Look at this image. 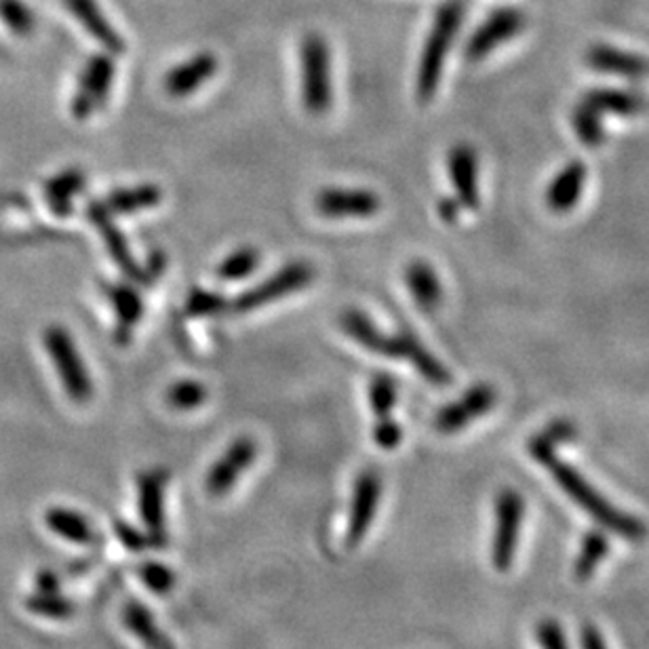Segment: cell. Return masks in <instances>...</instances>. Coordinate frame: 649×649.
Returning a JSON list of instances; mask_svg holds the SVG:
<instances>
[{
    "mask_svg": "<svg viewBox=\"0 0 649 649\" xmlns=\"http://www.w3.org/2000/svg\"><path fill=\"white\" fill-rule=\"evenodd\" d=\"M544 466L551 470L554 483L561 487L585 511L586 515L597 521L601 527L614 531L626 540H633V542H639L648 536V527L644 521H639L628 513H622L608 498H603L595 487L586 481L580 470L561 462L556 455L551 457Z\"/></svg>",
    "mask_w": 649,
    "mask_h": 649,
    "instance_id": "1",
    "label": "cell"
},
{
    "mask_svg": "<svg viewBox=\"0 0 649 649\" xmlns=\"http://www.w3.org/2000/svg\"><path fill=\"white\" fill-rule=\"evenodd\" d=\"M648 99L633 89H590L574 106L570 123L578 142L586 148H599L605 142L603 117H639Z\"/></svg>",
    "mask_w": 649,
    "mask_h": 649,
    "instance_id": "2",
    "label": "cell"
},
{
    "mask_svg": "<svg viewBox=\"0 0 649 649\" xmlns=\"http://www.w3.org/2000/svg\"><path fill=\"white\" fill-rule=\"evenodd\" d=\"M464 17H466V0H445L434 13V22L424 45L423 58L418 65V78H416V94L423 103L430 101L439 91L443 68L452 51L455 36L464 24Z\"/></svg>",
    "mask_w": 649,
    "mask_h": 649,
    "instance_id": "3",
    "label": "cell"
},
{
    "mask_svg": "<svg viewBox=\"0 0 649 649\" xmlns=\"http://www.w3.org/2000/svg\"><path fill=\"white\" fill-rule=\"evenodd\" d=\"M302 101L310 114H324L331 108V53L321 34H306L299 45Z\"/></svg>",
    "mask_w": 649,
    "mask_h": 649,
    "instance_id": "4",
    "label": "cell"
},
{
    "mask_svg": "<svg viewBox=\"0 0 649 649\" xmlns=\"http://www.w3.org/2000/svg\"><path fill=\"white\" fill-rule=\"evenodd\" d=\"M42 344L51 363L58 369L65 394L74 403H89L94 399V380L87 365L83 363V357L70 331L60 324H51L42 335Z\"/></svg>",
    "mask_w": 649,
    "mask_h": 649,
    "instance_id": "5",
    "label": "cell"
},
{
    "mask_svg": "<svg viewBox=\"0 0 649 649\" xmlns=\"http://www.w3.org/2000/svg\"><path fill=\"white\" fill-rule=\"evenodd\" d=\"M315 281V268L308 261H292L283 266L277 274L261 281L260 285L241 293L228 308L236 315H247L261 306L283 299L285 295L299 292Z\"/></svg>",
    "mask_w": 649,
    "mask_h": 649,
    "instance_id": "6",
    "label": "cell"
},
{
    "mask_svg": "<svg viewBox=\"0 0 649 649\" xmlns=\"http://www.w3.org/2000/svg\"><path fill=\"white\" fill-rule=\"evenodd\" d=\"M525 502L517 489H502L495 498V531L491 542V563L498 572H509L519 544Z\"/></svg>",
    "mask_w": 649,
    "mask_h": 649,
    "instance_id": "7",
    "label": "cell"
},
{
    "mask_svg": "<svg viewBox=\"0 0 649 649\" xmlns=\"http://www.w3.org/2000/svg\"><path fill=\"white\" fill-rule=\"evenodd\" d=\"M525 15L515 7H502L489 13L486 22L473 33L466 42V60L468 62H481L489 58L498 47L504 42L515 40L523 28H525Z\"/></svg>",
    "mask_w": 649,
    "mask_h": 649,
    "instance_id": "8",
    "label": "cell"
},
{
    "mask_svg": "<svg viewBox=\"0 0 649 649\" xmlns=\"http://www.w3.org/2000/svg\"><path fill=\"white\" fill-rule=\"evenodd\" d=\"M382 477L374 468H365L358 473L353 487L351 511H348V529H346V547L357 549L363 538L369 534L382 500Z\"/></svg>",
    "mask_w": 649,
    "mask_h": 649,
    "instance_id": "9",
    "label": "cell"
},
{
    "mask_svg": "<svg viewBox=\"0 0 649 649\" xmlns=\"http://www.w3.org/2000/svg\"><path fill=\"white\" fill-rule=\"evenodd\" d=\"M498 403V390L491 384H475L460 399L448 403L434 414V430L441 434H455L468 428L470 424L489 414Z\"/></svg>",
    "mask_w": 649,
    "mask_h": 649,
    "instance_id": "10",
    "label": "cell"
},
{
    "mask_svg": "<svg viewBox=\"0 0 649 649\" xmlns=\"http://www.w3.org/2000/svg\"><path fill=\"white\" fill-rule=\"evenodd\" d=\"M114 83V62L110 56H94L78 76V87L72 98V114L76 119H89L108 101Z\"/></svg>",
    "mask_w": 649,
    "mask_h": 649,
    "instance_id": "11",
    "label": "cell"
},
{
    "mask_svg": "<svg viewBox=\"0 0 649 649\" xmlns=\"http://www.w3.org/2000/svg\"><path fill=\"white\" fill-rule=\"evenodd\" d=\"M169 475L162 468L144 470L137 477V506L152 549H164V487Z\"/></svg>",
    "mask_w": 649,
    "mask_h": 649,
    "instance_id": "12",
    "label": "cell"
},
{
    "mask_svg": "<svg viewBox=\"0 0 649 649\" xmlns=\"http://www.w3.org/2000/svg\"><path fill=\"white\" fill-rule=\"evenodd\" d=\"M258 457V443L252 437H238L228 445L226 452L209 468L205 489L211 498H224L236 481L249 470Z\"/></svg>",
    "mask_w": 649,
    "mask_h": 649,
    "instance_id": "13",
    "label": "cell"
},
{
    "mask_svg": "<svg viewBox=\"0 0 649 649\" xmlns=\"http://www.w3.org/2000/svg\"><path fill=\"white\" fill-rule=\"evenodd\" d=\"M382 357L399 358V360L412 363L416 367V371L430 384L445 387L452 382L450 369L439 358H434V355L412 331L403 329L399 333H387Z\"/></svg>",
    "mask_w": 649,
    "mask_h": 649,
    "instance_id": "14",
    "label": "cell"
},
{
    "mask_svg": "<svg viewBox=\"0 0 649 649\" xmlns=\"http://www.w3.org/2000/svg\"><path fill=\"white\" fill-rule=\"evenodd\" d=\"M585 62L590 70L626 81H644L649 76V60L635 51H626L614 45H592L586 51Z\"/></svg>",
    "mask_w": 649,
    "mask_h": 649,
    "instance_id": "15",
    "label": "cell"
},
{
    "mask_svg": "<svg viewBox=\"0 0 649 649\" xmlns=\"http://www.w3.org/2000/svg\"><path fill=\"white\" fill-rule=\"evenodd\" d=\"M380 196L371 191H346V188H327L321 191L315 198L317 211L331 218V220H344V218H371L380 211Z\"/></svg>",
    "mask_w": 649,
    "mask_h": 649,
    "instance_id": "16",
    "label": "cell"
},
{
    "mask_svg": "<svg viewBox=\"0 0 649 649\" xmlns=\"http://www.w3.org/2000/svg\"><path fill=\"white\" fill-rule=\"evenodd\" d=\"M87 216H89L91 224L98 228V232L101 234V238H103V245H106L108 254L112 256V260L117 261V266L130 279L137 281L142 285L144 283V270H142V266L133 258L125 234L121 232V228L117 226V222L112 220V213L106 209V205L98 203V200L91 203L87 207Z\"/></svg>",
    "mask_w": 649,
    "mask_h": 649,
    "instance_id": "17",
    "label": "cell"
},
{
    "mask_svg": "<svg viewBox=\"0 0 649 649\" xmlns=\"http://www.w3.org/2000/svg\"><path fill=\"white\" fill-rule=\"evenodd\" d=\"M448 173L454 186L455 198L464 209L479 207V157L468 144H457L448 157Z\"/></svg>",
    "mask_w": 649,
    "mask_h": 649,
    "instance_id": "18",
    "label": "cell"
},
{
    "mask_svg": "<svg viewBox=\"0 0 649 649\" xmlns=\"http://www.w3.org/2000/svg\"><path fill=\"white\" fill-rule=\"evenodd\" d=\"M216 72H218V58L205 51L169 70L162 85L171 98H188L200 85L211 81Z\"/></svg>",
    "mask_w": 649,
    "mask_h": 649,
    "instance_id": "19",
    "label": "cell"
},
{
    "mask_svg": "<svg viewBox=\"0 0 649 649\" xmlns=\"http://www.w3.org/2000/svg\"><path fill=\"white\" fill-rule=\"evenodd\" d=\"M586 164L583 161H570L556 171L547 188V205L552 213H570L578 207L583 193H585Z\"/></svg>",
    "mask_w": 649,
    "mask_h": 649,
    "instance_id": "20",
    "label": "cell"
},
{
    "mask_svg": "<svg viewBox=\"0 0 649 649\" xmlns=\"http://www.w3.org/2000/svg\"><path fill=\"white\" fill-rule=\"evenodd\" d=\"M64 4L65 9L78 20V24L91 34L108 53L121 56L125 51L123 36L117 33V28L101 13L98 0H64Z\"/></svg>",
    "mask_w": 649,
    "mask_h": 649,
    "instance_id": "21",
    "label": "cell"
},
{
    "mask_svg": "<svg viewBox=\"0 0 649 649\" xmlns=\"http://www.w3.org/2000/svg\"><path fill=\"white\" fill-rule=\"evenodd\" d=\"M405 285L426 315H432L443 304V283L428 261L414 260L405 268Z\"/></svg>",
    "mask_w": 649,
    "mask_h": 649,
    "instance_id": "22",
    "label": "cell"
},
{
    "mask_svg": "<svg viewBox=\"0 0 649 649\" xmlns=\"http://www.w3.org/2000/svg\"><path fill=\"white\" fill-rule=\"evenodd\" d=\"M103 292L110 299L117 321H119L114 338L119 344H130L133 327L139 323V319L144 315V299L137 290H133L125 283H106Z\"/></svg>",
    "mask_w": 649,
    "mask_h": 649,
    "instance_id": "23",
    "label": "cell"
},
{
    "mask_svg": "<svg viewBox=\"0 0 649 649\" xmlns=\"http://www.w3.org/2000/svg\"><path fill=\"white\" fill-rule=\"evenodd\" d=\"M123 624L135 639L142 641L146 649H175L173 639H169L159 626V622L150 614V610L142 601H127L123 605Z\"/></svg>",
    "mask_w": 649,
    "mask_h": 649,
    "instance_id": "24",
    "label": "cell"
},
{
    "mask_svg": "<svg viewBox=\"0 0 649 649\" xmlns=\"http://www.w3.org/2000/svg\"><path fill=\"white\" fill-rule=\"evenodd\" d=\"M45 525L58 534L60 538H64L72 544H81V547H96L99 542L96 529L91 527V523L85 519L81 513L72 511V509H64V506H53L45 513Z\"/></svg>",
    "mask_w": 649,
    "mask_h": 649,
    "instance_id": "25",
    "label": "cell"
},
{
    "mask_svg": "<svg viewBox=\"0 0 649 649\" xmlns=\"http://www.w3.org/2000/svg\"><path fill=\"white\" fill-rule=\"evenodd\" d=\"M85 188V173L81 169H65L62 173L53 175L45 184V198L49 209L58 216L65 218L74 209V198Z\"/></svg>",
    "mask_w": 649,
    "mask_h": 649,
    "instance_id": "26",
    "label": "cell"
},
{
    "mask_svg": "<svg viewBox=\"0 0 649 649\" xmlns=\"http://www.w3.org/2000/svg\"><path fill=\"white\" fill-rule=\"evenodd\" d=\"M161 198L162 193L159 186L144 184V186L112 191L103 200V205L112 216H131V213H139L146 209H155L161 203Z\"/></svg>",
    "mask_w": 649,
    "mask_h": 649,
    "instance_id": "27",
    "label": "cell"
},
{
    "mask_svg": "<svg viewBox=\"0 0 649 649\" xmlns=\"http://www.w3.org/2000/svg\"><path fill=\"white\" fill-rule=\"evenodd\" d=\"M578 437V428L572 420H554L549 424L547 428H542L538 434H534L527 443V450L531 457L538 462V464H547L551 457L556 455V450L570 441H574Z\"/></svg>",
    "mask_w": 649,
    "mask_h": 649,
    "instance_id": "28",
    "label": "cell"
},
{
    "mask_svg": "<svg viewBox=\"0 0 649 649\" xmlns=\"http://www.w3.org/2000/svg\"><path fill=\"white\" fill-rule=\"evenodd\" d=\"M610 552V540L601 529H590L586 531L580 544V552L574 563V578L578 583H586L592 578L597 567L603 563L605 554Z\"/></svg>",
    "mask_w": 649,
    "mask_h": 649,
    "instance_id": "29",
    "label": "cell"
},
{
    "mask_svg": "<svg viewBox=\"0 0 649 649\" xmlns=\"http://www.w3.org/2000/svg\"><path fill=\"white\" fill-rule=\"evenodd\" d=\"M342 329L357 342L360 344L363 348H367V351H371V353H376V355H382V351H384V342H387V333L378 327V324L374 323L365 313H360V310H346L344 315H342Z\"/></svg>",
    "mask_w": 649,
    "mask_h": 649,
    "instance_id": "30",
    "label": "cell"
},
{
    "mask_svg": "<svg viewBox=\"0 0 649 649\" xmlns=\"http://www.w3.org/2000/svg\"><path fill=\"white\" fill-rule=\"evenodd\" d=\"M260 261V252L258 249H254V247H241V249L232 252L226 260L218 266L216 277L220 281H228V283L243 281V279L252 277L258 270Z\"/></svg>",
    "mask_w": 649,
    "mask_h": 649,
    "instance_id": "31",
    "label": "cell"
},
{
    "mask_svg": "<svg viewBox=\"0 0 649 649\" xmlns=\"http://www.w3.org/2000/svg\"><path fill=\"white\" fill-rule=\"evenodd\" d=\"M26 610L49 620H68L76 614V603L62 592H34L26 599Z\"/></svg>",
    "mask_w": 649,
    "mask_h": 649,
    "instance_id": "32",
    "label": "cell"
},
{
    "mask_svg": "<svg viewBox=\"0 0 649 649\" xmlns=\"http://www.w3.org/2000/svg\"><path fill=\"white\" fill-rule=\"evenodd\" d=\"M396 405V382L389 374L380 371L369 382V407L376 418H389Z\"/></svg>",
    "mask_w": 649,
    "mask_h": 649,
    "instance_id": "33",
    "label": "cell"
},
{
    "mask_svg": "<svg viewBox=\"0 0 649 649\" xmlns=\"http://www.w3.org/2000/svg\"><path fill=\"white\" fill-rule=\"evenodd\" d=\"M164 401L175 412H193L207 401V389L196 380H180L169 387Z\"/></svg>",
    "mask_w": 649,
    "mask_h": 649,
    "instance_id": "34",
    "label": "cell"
},
{
    "mask_svg": "<svg viewBox=\"0 0 649 649\" xmlns=\"http://www.w3.org/2000/svg\"><path fill=\"white\" fill-rule=\"evenodd\" d=\"M0 22L17 36H28L36 28L33 9L24 0H0Z\"/></svg>",
    "mask_w": 649,
    "mask_h": 649,
    "instance_id": "35",
    "label": "cell"
},
{
    "mask_svg": "<svg viewBox=\"0 0 649 649\" xmlns=\"http://www.w3.org/2000/svg\"><path fill=\"white\" fill-rule=\"evenodd\" d=\"M137 578L148 590L164 597L175 588V572L159 561H146L137 567Z\"/></svg>",
    "mask_w": 649,
    "mask_h": 649,
    "instance_id": "36",
    "label": "cell"
},
{
    "mask_svg": "<svg viewBox=\"0 0 649 649\" xmlns=\"http://www.w3.org/2000/svg\"><path fill=\"white\" fill-rule=\"evenodd\" d=\"M228 302L220 293L209 290H193L186 299V313L191 317H213L226 310Z\"/></svg>",
    "mask_w": 649,
    "mask_h": 649,
    "instance_id": "37",
    "label": "cell"
},
{
    "mask_svg": "<svg viewBox=\"0 0 649 649\" xmlns=\"http://www.w3.org/2000/svg\"><path fill=\"white\" fill-rule=\"evenodd\" d=\"M112 529H114V536L119 538V542L131 552H144L146 549H152L150 547V538L146 531L137 529L135 525H131L127 521H114L112 523Z\"/></svg>",
    "mask_w": 649,
    "mask_h": 649,
    "instance_id": "38",
    "label": "cell"
},
{
    "mask_svg": "<svg viewBox=\"0 0 649 649\" xmlns=\"http://www.w3.org/2000/svg\"><path fill=\"white\" fill-rule=\"evenodd\" d=\"M536 639H538V646L542 649H570L567 637L563 633V626L552 617L538 622Z\"/></svg>",
    "mask_w": 649,
    "mask_h": 649,
    "instance_id": "39",
    "label": "cell"
},
{
    "mask_svg": "<svg viewBox=\"0 0 649 649\" xmlns=\"http://www.w3.org/2000/svg\"><path fill=\"white\" fill-rule=\"evenodd\" d=\"M374 441L378 448L382 450H396L403 441V430L401 426L389 418H378V423L374 426Z\"/></svg>",
    "mask_w": 649,
    "mask_h": 649,
    "instance_id": "40",
    "label": "cell"
},
{
    "mask_svg": "<svg viewBox=\"0 0 649 649\" xmlns=\"http://www.w3.org/2000/svg\"><path fill=\"white\" fill-rule=\"evenodd\" d=\"M580 644H583V649H608L603 635L590 622H586L585 626L580 628Z\"/></svg>",
    "mask_w": 649,
    "mask_h": 649,
    "instance_id": "41",
    "label": "cell"
},
{
    "mask_svg": "<svg viewBox=\"0 0 649 649\" xmlns=\"http://www.w3.org/2000/svg\"><path fill=\"white\" fill-rule=\"evenodd\" d=\"M34 586H36V592H60V578L56 572L51 570H40L34 578Z\"/></svg>",
    "mask_w": 649,
    "mask_h": 649,
    "instance_id": "42",
    "label": "cell"
},
{
    "mask_svg": "<svg viewBox=\"0 0 649 649\" xmlns=\"http://www.w3.org/2000/svg\"><path fill=\"white\" fill-rule=\"evenodd\" d=\"M164 256L161 252H155L150 258H148V266L142 268L144 270V283L142 285H152L159 277H161L162 270H164Z\"/></svg>",
    "mask_w": 649,
    "mask_h": 649,
    "instance_id": "43",
    "label": "cell"
},
{
    "mask_svg": "<svg viewBox=\"0 0 649 649\" xmlns=\"http://www.w3.org/2000/svg\"><path fill=\"white\" fill-rule=\"evenodd\" d=\"M462 205H460V200L457 198H443L441 203H439V216H441V220H445L448 224H454L455 220L460 218V213H462Z\"/></svg>",
    "mask_w": 649,
    "mask_h": 649,
    "instance_id": "44",
    "label": "cell"
}]
</instances>
